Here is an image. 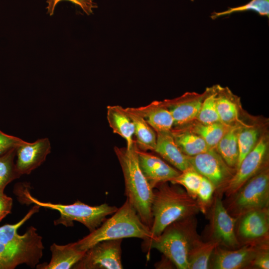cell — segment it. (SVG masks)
I'll return each mask as SVG.
<instances>
[{
	"instance_id": "obj_22",
	"label": "cell",
	"mask_w": 269,
	"mask_h": 269,
	"mask_svg": "<svg viewBox=\"0 0 269 269\" xmlns=\"http://www.w3.org/2000/svg\"><path fill=\"white\" fill-rule=\"evenodd\" d=\"M267 123L247 121L242 125L238 137L239 156L237 168L244 158L256 146L261 136L267 130ZM237 169V168H236Z\"/></svg>"
},
{
	"instance_id": "obj_36",
	"label": "cell",
	"mask_w": 269,
	"mask_h": 269,
	"mask_svg": "<svg viewBox=\"0 0 269 269\" xmlns=\"http://www.w3.org/2000/svg\"><path fill=\"white\" fill-rule=\"evenodd\" d=\"M12 199L4 193L0 194V221L10 213Z\"/></svg>"
},
{
	"instance_id": "obj_8",
	"label": "cell",
	"mask_w": 269,
	"mask_h": 269,
	"mask_svg": "<svg viewBox=\"0 0 269 269\" xmlns=\"http://www.w3.org/2000/svg\"><path fill=\"white\" fill-rule=\"evenodd\" d=\"M187 158L191 167L208 179L219 194L223 192L236 171L226 163L215 148L194 156H187Z\"/></svg>"
},
{
	"instance_id": "obj_9",
	"label": "cell",
	"mask_w": 269,
	"mask_h": 269,
	"mask_svg": "<svg viewBox=\"0 0 269 269\" xmlns=\"http://www.w3.org/2000/svg\"><path fill=\"white\" fill-rule=\"evenodd\" d=\"M269 137L266 131L255 147L243 159L223 192L230 197L249 179L269 165Z\"/></svg>"
},
{
	"instance_id": "obj_6",
	"label": "cell",
	"mask_w": 269,
	"mask_h": 269,
	"mask_svg": "<svg viewBox=\"0 0 269 269\" xmlns=\"http://www.w3.org/2000/svg\"><path fill=\"white\" fill-rule=\"evenodd\" d=\"M22 190L23 200L26 202L55 210L60 213V217L54 221V225L72 227L73 222L77 221L83 224L90 232L99 227L107 216L112 215L118 209L116 206H110L107 203L92 206L79 200L69 205L44 202L33 197L26 188Z\"/></svg>"
},
{
	"instance_id": "obj_27",
	"label": "cell",
	"mask_w": 269,
	"mask_h": 269,
	"mask_svg": "<svg viewBox=\"0 0 269 269\" xmlns=\"http://www.w3.org/2000/svg\"><path fill=\"white\" fill-rule=\"evenodd\" d=\"M219 244L212 240L203 242L198 239L191 249L188 257V269H207L212 254Z\"/></svg>"
},
{
	"instance_id": "obj_23",
	"label": "cell",
	"mask_w": 269,
	"mask_h": 269,
	"mask_svg": "<svg viewBox=\"0 0 269 269\" xmlns=\"http://www.w3.org/2000/svg\"><path fill=\"white\" fill-rule=\"evenodd\" d=\"M126 110L134 125V141L137 147L143 151H153L156 144V132L143 117L133 111L131 107L126 108Z\"/></svg>"
},
{
	"instance_id": "obj_15",
	"label": "cell",
	"mask_w": 269,
	"mask_h": 269,
	"mask_svg": "<svg viewBox=\"0 0 269 269\" xmlns=\"http://www.w3.org/2000/svg\"><path fill=\"white\" fill-rule=\"evenodd\" d=\"M51 143L48 138H42L33 142L24 141L16 149V169L21 176L29 174L46 160L51 152Z\"/></svg>"
},
{
	"instance_id": "obj_17",
	"label": "cell",
	"mask_w": 269,
	"mask_h": 269,
	"mask_svg": "<svg viewBox=\"0 0 269 269\" xmlns=\"http://www.w3.org/2000/svg\"><path fill=\"white\" fill-rule=\"evenodd\" d=\"M216 101L221 123L229 127L243 124L247 120L239 97L228 87L215 85Z\"/></svg>"
},
{
	"instance_id": "obj_25",
	"label": "cell",
	"mask_w": 269,
	"mask_h": 269,
	"mask_svg": "<svg viewBox=\"0 0 269 269\" xmlns=\"http://www.w3.org/2000/svg\"><path fill=\"white\" fill-rule=\"evenodd\" d=\"M245 123L230 127L215 148L226 163L235 169L237 168L239 156L238 134Z\"/></svg>"
},
{
	"instance_id": "obj_35",
	"label": "cell",
	"mask_w": 269,
	"mask_h": 269,
	"mask_svg": "<svg viewBox=\"0 0 269 269\" xmlns=\"http://www.w3.org/2000/svg\"><path fill=\"white\" fill-rule=\"evenodd\" d=\"M24 141L19 137L6 134L0 130V154L17 147Z\"/></svg>"
},
{
	"instance_id": "obj_5",
	"label": "cell",
	"mask_w": 269,
	"mask_h": 269,
	"mask_svg": "<svg viewBox=\"0 0 269 269\" xmlns=\"http://www.w3.org/2000/svg\"><path fill=\"white\" fill-rule=\"evenodd\" d=\"M40 206L35 205L18 222L0 227V244L16 259L19 265L26 264L36 267L43 256L44 246L42 238L34 227H29L23 235L18 229L35 213Z\"/></svg>"
},
{
	"instance_id": "obj_37",
	"label": "cell",
	"mask_w": 269,
	"mask_h": 269,
	"mask_svg": "<svg viewBox=\"0 0 269 269\" xmlns=\"http://www.w3.org/2000/svg\"><path fill=\"white\" fill-rule=\"evenodd\" d=\"M190 0L192 1H194L195 0Z\"/></svg>"
},
{
	"instance_id": "obj_33",
	"label": "cell",
	"mask_w": 269,
	"mask_h": 269,
	"mask_svg": "<svg viewBox=\"0 0 269 269\" xmlns=\"http://www.w3.org/2000/svg\"><path fill=\"white\" fill-rule=\"evenodd\" d=\"M61 0H68L77 5L88 15L93 12V9L96 6L93 0H47L46 8L50 15L53 14L57 4Z\"/></svg>"
},
{
	"instance_id": "obj_24",
	"label": "cell",
	"mask_w": 269,
	"mask_h": 269,
	"mask_svg": "<svg viewBox=\"0 0 269 269\" xmlns=\"http://www.w3.org/2000/svg\"><path fill=\"white\" fill-rule=\"evenodd\" d=\"M171 133L176 144L186 156H194L211 148L200 136L186 128H172Z\"/></svg>"
},
{
	"instance_id": "obj_1",
	"label": "cell",
	"mask_w": 269,
	"mask_h": 269,
	"mask_svg": "<svg viewBox=\"0 0 269 269\" xmlns=\"http://www.w3.org/2000/svg\"><path fill=\"white\" fill-rule=\"evenodd\" d=\"M168 182L161 183L153 189L150 227L153 239L171 223L194 216L200 211L196 200L184 189Z\"/></svg>"
},
{
	"instance_id": "obj_26",
	"label": "cell",
	"mask_w": 269,
	"mask_h": 269,
	"mask_svg": "<svg viewBox=\"0 0 269 269\" xmlns=\"http://www.w3.org/2000/svg\"><path fill=\"white\" fill-rule=\"evenodd\" d=\"M230 127L221 122L203 124L195 120L182 128H186L198 134L210 148H215Z\"/></svg>"
},
{
	"instance_id": "obj_16",
	"label": "cell",
	"mask_w": 269,
	"mask_h": 269,
	"mask_svg": "<svg viewBox=\"0 0 269 269\" xmlns=\"http://www.w3.org/2000/svg\"><path fill=\"white\" fill-rule=\"evenodd\" d=\"M136 153L140 169L153 189L161 183L170 182L181 172L154 154L137 147Z\"/></svg>"
},
{
	"instance_id": "obj_21",
	"label": "cell",
	"mask_w": 269,
	"mask_h": 269,
	"mask_svg": "<svg viewBox=\"0 0 269 269\" xmlns=\"http://www.w3.org/2000/svg\"><path fill=\"white\" fill-rule=\"evenodd\" d=\"M107 119L113 132L120 135L126 141L128 148L134 143V125L126 111L121 106L107 107Z\"/></svg>"
},
{
	"instance_id": "obj_19",
	"label": "cell",
	"mask_w": 269,
	"mask_h": 269,
	"mask_svg": "<svg viewBox=\"0 0 269 269\" xmlns=\"http://www.w3.org/2000/svg\"><path fill=\"white\" fill-rule=\"evenodd\" d=\"M156 144L153 151L180 172L191 168L187 156L176 144L171 131L156 133Z\"/></svg>"
},
{
	"instance_id": "obj_29",
	"label": "cell",
	"mask_w": 269,
	"mask_h": 269,
	"mask_svg": "<svg viewBox=\"0 0 269 269\" xmlns=\"http://www.w3.org/2000/svg\"><path fill=\"white\" fill-rule=\"evenodd\" d=\"M16 147L0 154V194L4 193L6 186L20 175L17 172L14 159Z\"/></svg>"
},
{
	"instance_id": "obj_12",
	"label": "cell",
	"mask_w": 269,
	"mask_h": 269,
	"mask_svg": "<svg viewBox=\"0 0 269 269\" xmlns=\"http://www.w3.org/2000/svg\"><path fill=\"white\" fill-rule=\"evenodd\" d=\"M237 222L236 233L239 242L241 241L245 244L269 241V207L247 212L238 218Z\"/></svg>"
},
{
	"instance_id": "obj_18",
	"label": "cell",
	"mask_w": 269,
	"mask_h": 269,
	"mask_svg": "<svg viewBox=\"0 0 269 269\" xmlns=\"http://www.w3.org/2000/svg\"><path fill=\"white\" fill-rule=\"evenodd\" d=\"M143 117L156 133L170 132L173 127V119L162 101H154L146 106L131 107Z\"/></svg>"
},
{
	"instance_id": "obj_13",
	"label": "cell",
	"mask_w": 269,
	"mask_h": 269,
	"mask_svg": "<svg viewBox=\"0 0 269 269\" xmlns=\"http://www.w3.org/2000/svg\"><path fill=\"white\" fill-rule=\"evenodd\" d=\"M266 242L245 244L234 249H224L218 246L212 254L209 268L240 269L251 267L260 247Z\"/></svg>"
},
{
	"instance_id": "obj_20",
	"label": "cell",
	"mask_w": 269,
	"mask_h": 269,
	"mask_svg": "<svg viewBox=\"0 0 269 269\" xmlns=\"http://www.w3.org/2000/svg\"><path fill=\"white\" fill-rule=\"evenodd\" d=\"M52 257L48 264L37 265L40 269H69L82 258L86 251L80 250L74 243L65 245L53 243L50 246Z\"/></svg>"
},
{
	"instance_id": "obj_4",
	"label": "cell",
	"mask_w": 269,
	"mask_h": 269,
	"mask_svg": "<svg viewBox=\"0 0 269 269\" xmlns=\"http://www.w3.org/2000/svg\"><path fill=\"white\" fill-rule=\"evenodd\" d=\"M196 224L194 216L174 222L158 237L143 240L142 248L146 252L158 250L177 269H188L189 252L199 239Z\"/></svg>"
},
{
	"instance_id": "obj_3",
	"label": "cell",
	"mask_w": 269,
	"mask_h": 269,
	"mask_svg": "<svg viewBox=\"0 0 269 269\" xmlns=\"http://www.w3.org/2000/svg\"><path fill=\"white\" fill-rule=\"evenodd\" d=\"M89 234L75 242L81 250L87 251L97 243L109 240L137 238L153 239L150 228L141 220L127 199L123 205Z\"/></svg>"
},
{
	"instance_id": "obj_34",
	"label": "cell",
	"mask_w": 269,
	"mask_h": 269,
	"mask_svg": "<svg viewBox=\"0 0 269 269\" xmlns=\"http://www.w3.org/2000/svg\"><path fill=\"white\" fill-rule=\"evenodd\" d=\"M251 267L260 269H269V242L261 246L252 262Z\"/></svg>"
},
{
	"instance_id": "obj_2",
	"label": "cell",
	"mask_w": 269,
	"mask_h": 269,
	"mask_svg": "<svg viewBox=\"0 0 269 269\" xmlns=\"http://www.w3.org/2000/svg\"><path fill=\"white\" fill-rule=\"evenodd\" d=\"M137 146L134 140L130 148L114 146L121 165L125 185V195L142 222L150 229L152 223L151 205L153 189L141 171L137 159Z\"/></svg>"
},
{
	"instance_id": "obj_11",
	"label": "cell",
	"mask_w": 269,
	"mask_h": 269,
	"mask_svg": "<svg viewBox=\"0 0 269 269\" xmlns=\"http://www.w3.org/2000/svg\"><path fill=\"white\" fill-rule=\"evenodd\" d=\"M210 212V230L212 240L219 246L234 249L239 247L240 243L236 233L237 218L228 212L220 195L212 201Z\"/></svg>"
},
{
	"instance_id": "obj_10",
	"label": "cell",
	"mask_w": 269,
	"mask_h": 269,
	"mask_svg": "<svg viewBox=\"0 0 269 269\" xmlns=\"http://www.w3.org/2000/svg\"><path fill=\"white\" fill-rule=\"evenodd\" d=\"M123 239L99 242L88 249L74 269H122Z\"/></svg>"
},
{
	"instance_id": "obj_14",
	"label": "cell",
	"mask_w": 269,
	"mask_h": 269,
	"mask_svg": "<svg viewBox=\"0 0 269 269\" xmlns=\"http://www.w3.org/2000/svg\"><path fill=\"white\" fill-rule=\"evenodd\" d=\"M205 94V91L188 92L177 98L162 101L172 115L173 128H182L196 120Z\"/></svg>"
},
{
	"instance_id": "obj_28",
	"label": "cell",
	"mask_w": 269,
	"mask_h": 269,
	"mask_svg": "<svg viewBox=\"0 0 269 269\" xmlns=\"http://www.w3.org/2000/svg\"><path fill=\"white\" fill-rule=\"evenodd\" d=\"M196 121L203 124H213L221 122L218 114L215 85L206 88Z\"/></svg>"
},
{
	"instance_id": "obj_32",
	"label": "cell",
	"mask_w": 269,
	"mask_h": 269,
	"mask_svg": "<svg viewBox=\"0 0 269 269\" xmlns=\"http://www.w3.org/2000/svg\"><path fill=\"white\" fill-rule=\"evenodd\" d=\"M215 188L207 178L202 177L201 185L197 194L196 201L200 211L205 213L207 208L212 204Z\"/></svg>"
},
{
	"instance_id": "obj_31",
	"label": "cell",
	"mask_w": 269,
	"mask_h": 269,
	"mask_svg": "<svg viewBox=\"0 0 269 269\" xmlns=\"http://www.w3.org/2000/svg\"><path fill=\"white\" fill-rule=\"evenodd\" d=\"M253 10L257 12L262 16L269 17V0H251L245 4L229 7L227 10L213 12L211 13V18L215 19L219 17L230 15L232 13Z\"/></svg>"
},
{
	"instance_id": "obj_7",
	"label": "cell",
	"mask_w": 269,
	"mask_h": 269,
	"mask_svg": "<svg viewBox=\"0 0 269 269\" xmlns=\"http://www.w3.org/2000/svg\"><path fill=\"white\" fill-rule=\"evenodd\" d=\"M232 197L228 212L238 218L250 211L269 207V168L267 165L249 179Z\"/></svg>"
},
{
	"instance_id": "obj_30",
	"label": "cell",
	"mask_w": 269,
	"mask_h": 269,
	"mask_svg": "<svg viewBox=\"0 0 269 269\" xmlns=\"http://www.w3.org/2000/svg\"><path fill=\"white\" fill-rule=\"evenodd\" d=\"M202 177L191 167L181 172L170 182L182 186L190 196L196 199Z\"/></svg>"
}]
</instances>
